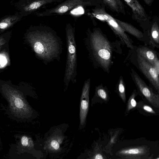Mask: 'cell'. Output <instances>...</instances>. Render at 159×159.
Wrapping results in <instances>:
<instances>
[{
    "label": "cell",
    "mask_w": 159,
    "mask_h": 159,
    "mask_svg": "<svg viewBox=\"0 0 159 159\" xmlns=\"http://www.w3.org/2000/svg\"><path fill=\"white\" fill-rule=\"evenodd\" d=\"M27 41L36 56L44 63L59 61L62 52L61 38L51 29L40 27L27 34Z\"/></svg>",
    "instance_id": "cell-1"
},
{
    "label": "cell",
    "mask_w": 159,
    "mask_h": 159,
    "mask_svg": "<svg viewBox=\"0 0 159 159\" xmlns=\"http://www.w3.org/2000/svg\"><path fill=\"white\" fill-rule=\"evenodd\" d=\"M85 43L94 66L109 73L113 63V48L107 37L99 30L95 29L88 32Z\"/></svg>",
    "instance_id": "cell-2"
},
{
    "label": "cell",
    "mask_w": 159,
    "mask_h": 159,
    "mask_svg": "<svg viewBox=\"0 0 159 159\" xmlns=\"http://www.w3.org/2000/svg\"><path fill=\"white\" fill-rule=\"evenodd\" d=\"M75 28L70 23L66 28L67 47V57L64 82L67 89L70 82L76 81L77 60L76 44L75 38Z\"/></svg>",
    "instance_id": "cell-3"
},
{
    "label": "cell",
    "mask_w": 159,
    "mask_h": 159,
    "mask_svg": "<svg viewBox=\"0 0 159 159\" xmlns=\"http://www.w3.org/2000/svg\"><path fill=\"white\" fill-rule=\"evenodd\" d=\"M2 93L8 102L10 111L12 114L22 119L30 116L31 108L20 91L5 84L3 87Z\"/></svg>",
    "instance_id": "cell-4"
},
{
    "label": "cell",
    "mask_w": 159,
    "mask_h": 159,
    "mask_svg": "<svg viewBox=\"0 0 159 159\" xmlns=\"http://www.w3.org/2000/svg\"><path fill=\"white\" fill-rule=\"evenodd\" d=\"M92 11V15L97 19L106 22L123 43L131 49L134 48L129 37L115 18L107 13L103 8H96L93 9Z\"/></svg>",
    "instance_id": "cell-5"
},
{
    "label": "cell",
    "mask_w": 159,
    "mask_h": 159,
    "mask_svg": "<svg viewBox=\"0 0 159 159\" xmlns=\"http://www.w3.org/2000/svg\"><path fill=\"white\" fill-rule=\"evenodd\" d=\"M57 5L42 12H37L35 15L44 17L56 15H62L74 8L79 7H84L92 4L90 0H64Z\"/></svg>",
    "instance_id": "cell-6"
},
{
    "label": "cell",
    "mask_w": 159,
    "mask_h": 159,
    "mask_svg": "<svg viewBox=\"0 0 159 159\" xmlns=\"http://www.w3.org/2000/svg\"><path fill=\"white\" fill-rule=\"evenodd\" d=\"M132 78L138 89V92L153 107L159 108V95L154 93L151 88L148 86L133 69H131Z\"/></svg>",
    "instance_id": "cell-7"
},
{
    "label": "cell",
    "mask_w": 159,
    "mask_h": 159,
    "mask_svg": "<svg viewBox=\"0 0 159 159\" xmlns=\"http://www.w3.org/2000/svg\"><path fill=\"white\" fill-rule=\"evenodd\" d=\"M136 63L139 70L152 85L159 92V71L151 64L137 53Z\"/></svg>",
    "instance_id": "cell-8"
},
{
    "label": "cell",
    "mask_w": 159,
    "mask_h": 159,
    "mask_svg": "<svg viewBox=\"0 0 159 159\" xmlns=\"http://www.w3.org/2000/svg\"><path fill=\"white\" fill-rule=\"evenodd\" d=\"M90 85V78L85 80L83 87L80 106V125L81 127L85 123L89 106V93Z\"/></svg>",
    "instance_id": "cell-9"
},
{
    "label": "cell",
    "mask_w": 159,
    "mask_h": 159,
    "mask_svg": "<svg viewBox=\"0 0 159 159\" xmlns=\"http://www.w3.org/2000/svg\"><path fill=\"white\" fill-rule=\"evenodd\" d=\"M131 8L133 17L140 23H146L148 17L144 9L138 0H124Z\"/></svg>",
    "instance_id": "cell-10"
},
{
    "label": "cell",
    "mask_w": 159,
    "mask_h": 159,
    "mask_svg": "<svg viewBox=\"0 0 159 159\" xmlns=\"http://www.w3.org/2000/svg\"><path fill=\"white\" fill-rule=\"evenodd\" d=\"M148 149L144 146L125 148L120 150L117 154L123 158L140 159L146 155Z\"/></svg>",
    "instance_id": "cell-11"
},
{
    "label": "cell",
    "mask_w": 159,
    "mask_h": 159,
    "mask_svg": "<svg viewBox=\"0 0 159 159\" xmlns=\"http://www.w3.org/2000/svg\"><path fill=\"white\" fill-rule=\"evenodd\" d=\"M137 53L154 66L159 71V60L156 52L145 46H140L137 48Z\"/></svg>",
    "instance_id": "cell-12"
},
{
    "label": "cell",
    "mask_w": 159,
    "mask_h": 159,
    "mask_svg": "<svg viewBox=\"0 0 159 159\" xmlns=\"http://www.w3.org/2000/svg\"><path fill=\"white\" fill-rule=\"evenodd\" d=\"M149 44L153 47L159 48V27L158 23L155 20L152 22L148 31Z\"/></svg>",
    "instance_id": "cell-13"
},
{
    "label": "cell",
    "mask_w": 159,
    "mask_h": 159,
    "mask_svg": "<svg viewBox=\"0 0 159 159\" xmlns=\"http://www.w3.org/2000/svg\"><path fill=\"white\" fill-rule=\"evenodd\" d=\"M115 19L117 23L125 32H127L139 40H143L144 35L142 32L129 23Z\"/></svg>",
    "instance_id": "cell-14"
},
{
    "label": "cell",
    "mask_w": 159,
    "mask_h": 159,
    "mask_svg": "<svg viewBox=\"0 0 159 159\" xmlns=\"http://www.w3.org/2000/svg\"><path fill=\"white\" fill-rule=\"evenodd\" d=\"M21 17L20 15H14L4 18L0 21V29L4 30L9 27L19 20Z\"/></svg>",
    "instance_id": "cell-15"
},
{
    "label": "cell",
    "mask_w": 159,
    "mask_h": 159,
    "mask_svg": "<svg viewBox=\"0 0 159 159\" xmlns=\"http://www.w3.org/2000/svg\"><path fill=\"white\" fill-rule=\"evenodd\" d=\"M95 96L104 101L107 102L109 100V96L107 89L102 84L96 87Z\"/></svg>",
    "instance_id": "cell-16"
},
{
    "label": "cell",
    "mask_w": 159,
    "mask_h": 159,
    "mask_svg": "<svg viewBox=\"0 0 159 159\" xmlns=\"http://www.w3.org/2000/svg\"><path fill=\"white\" fill-rule=\"evenodd\" d=\"M138 92L136 89L134 90L129 97L126 107L125 114L127 115L131 110L137 107V103L135 100V98L137 95Z\"/></svg>",
    "instance_id": "cell-17"
},
{
    "label": "cell",
    "mask_w": 159,
    "mask_h": 159,
    "mask_svg": "<svg viewBox=\"0 0 159 159\" xmlns=\"http://www.w3.org/2000/svg\"><path fill=\"white\" fill-rule=\"evenodd\" d=\"M117 91L120 98L124 102L126 100L125 85L123 78L121 76L117 83Z\"/></svg>",
    "instance_id": "cell-18"
},
{
    "label": "cell",
    "mask_w": 159,
    "mask_h": 159,
    "mask_svg": "<svg viewBox=\"0 0 159 159\" xmlns=\"http://www.w3.org/2000/svg\"><path fill=\"white\" fill-rule=\"evenodd\" d=\"M61 139L58 137H52L48 141V147L52 150H58L61 143Z\"/></svg>",
    "instance_id": "cell-19"
},
{
    "label": "cell",
    "mask_w": 159,
    "mask_h": 159,
    "mask_svg": "<svg viewBox=\"0 0 159 159\" xmlns=\"http://www.w3.org/2000/svg\"><path fill=\"white\" fill-rule=\"evenodd\" d=\"M21 145L24 148L30 149L34 146L33 141L31 138L26 135L22 136L20 139Z\"/></svg>",
    "instance_id": "cell-20"
},
{
    "label": "cell",
    "mask_w": 159,
    "mask_h": 159,
    "mask_svg": "<svg viewBox=\"0 0 159 159\" xmlns=\"http://www.w3.org/2000/svg\"><path fill=\"white\" fill-rule=\"evenodd\" d=\"M104 2L111 10L117 13L121 12L116 0H103Z\"/></svg>",
    "instance_id": "cell-21"
},
{
    "label": "cell",
    "mask_w": 159,
    "mask_h": 159,
    "mask_svg": "<svg viewBox=\"0 0 159 159\" xmlns=\"http://www.w3.org/2000/svg\"><path fill=\"white\" fill-rule=\"evenodd\" d=\"M137 107H139L144 112L151 114H156L155 111L149 105L143 103V102L141 101L137 104Z\"/></svg>",
    "instance_id": "cell-22"
},
{
    "label": "cell",
    "mask_w": 159,
    "mask_h": 159,
    "mask_svg": "<svg viewBox=\"0 0 159 159\" xmlns=\"http://www.w3.org/2000/svg\"><path fill=\"white\" fill-rule=\"evenodd\" d=\"M118 4L121 13L125 14L124 7L123 4L122 0H116Z\"/></svg>",
    "instance_id": "cell-23"
},
{
    "label": "cell",
    "mask_w": 159,
    "mask_h": 159,
    "mask_svg": "<svg viewBox=\"0 0 159 159\" xmlns=\"http://www.w3.org/2000/svg\"><path fill=\"white\" fill-rule=\"evenodd\" d=\"M92 158L95 159H104V157L101 153H95Z\"/></svg>",
    "instance_id": "cell-24"
},
{
    "label": "cell",
    "mask_w": 159,
    "mask_h": 159,
    "mask_svg": "<svg viewBox=\"0 0 159 159\" xmlns=\"http://www.w3.org/2000/svg\"><path fill=\"white\" fill-rule=\"evenodd\" d=\"M6 41L3 38H0V46L6 43Z\"/></svg>",
    "instance_id": "cell-25"
},
{
    "label": "cell",
    "mask_w": 159,
    "mask_h": 159,
    "mask_svg": "<svg viewBox=\"0 0 159 159\" xmlns=\"http://www.w3.org/2000/svg\"><path fill=\"white\" fill-rule=\"evenodd\" d=\"M145 3L149 6H150L154 0H143Z\"/></svg>",
    "instance_id": "cell-26"
},
{
    "label": "cell",
    "mask_w": 159,
    "mask_h": 159,
    "mask_svg": "<svg viewBox=\"0 0 159 159\" xmlns=\"http://www.w3.org/2000/svg\"><path fill=\"white\" fill-rule=\"evenodd\" d=\"M0 142H1V141H0Z\"/></svg>",
    "instance_id": "cell-27"
},
{
    "label": "cell",
    "mask_w": 159,
    "mask_h": 159,
    "mask_svg": "<svg viewBox=\"0 0 159 159\" xmlns=\"http://www.w3.org/2000/svg\"><path fill=\"white\" fill-rule=\"evenodd\" d=\"M1 47H0V50L1 49Z\"/></svg>",
    "instance_id": "cell-28"
}]
</instances>
